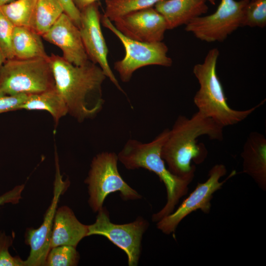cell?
<instances>
[{"instance_id": "1", "label": "cell", "mask_w": 266, "mask_h": 266, "mask_svg": "<svg viewBox=\"0 0 266 266\" xmlns=\"http://www.w3.org/2000/svg\"><path fill=\"white\" fill-rule=\"evenodd\" d=\"M55 87L64 99L68 113L78 122L92 118L102 109V86L107 78L99 66L89 60L74 65L63 57L49 56Z\"/></svg>"}, {"instance_id": "2", "label": "cell", "mask_w": 266, "mask_h": 266, "mask_svg": "<svg viewBox=\"0 0 266 266\" xmlns=\"http://www.w3.org/2000/svg\"><path fill=\"white\" fill-rule=\"evenodd\" d=\"M223 127L199 111L188 118L178 117L161 151L162 159L169 171L180 178L193 180L196 166L207 157L208 152L203 144H198L197 138L206 135L212 140L221 141Z\"/></svg>"}, {"instance_id": "3", "label": "cell", "mask_w": 266, "mask_h": 266, "mask_svg": "<svg viewBox=\"0 0 266 266\" xmlns=\"http://www.w3.org/2000/svg\"><path fill=\"white\" fill-rule=\"evenodd\" d=\"M169 129H165L152 141L143 143L129 139L117 155L119 161L128 169L143 168L154 172L166 188L167 201L164 207L152 216L158 222L171 213L180 199L188 192L191 180L180 178L171 173L162 158V147Z\"/></svg>"}, {"instance_id": "4", "label": "cell", "mask_w": 266, "mask_h": 266, "mask_svg": "<svg viewBox=\"0 0 266 266\" xmlns=\"http://www.w3.org/2000/svg\"><path fill=\"white\" fill-rule=\"evenodd\" d=\"M217 48L209 50L204 61L196 64L193 72L200 84L194 97V102L198 111L209 117L222 127L236 124L263 105L265 100L245 110L233 109L230 107L217 73V63L219 56Z\"/></svg>"}, {"instance_id": "5", "label": "cell", "mask_w": 266, "mask_h": 266, "mask_svg": "<svg viewBox=\"0 0 266 266\" xmlns=\"http://www.w3.org/2000/svg\"><path fill=\"white\" fill-rule=\"evenodd\" d=\"M48 58L5 60L0 69V95H30L54 88Z\"/></svg>"}, {"instance_id": "6", "label": "cell", "mask_w": 266, "mask_h": 266, "mask_svg": "<svg viewBox=\"0 0 266 266\" xmlns=\"http://www.w3.org/2000/svg\"><path fill=\"white\" fill-rule=\"evenodd\" d=\"M118 158L113 152L100 153L92 161L88 176L85 182L88 185V202L94 212L103 206L107 196L119 191L125 200L140 199L141 196L122 178L117 167Z\"/></svg>"}, {"instance_id": "7", "label": "cell", "mask_w": 266, "mask_h": 266, "mask_svg": "<svg viewBox=\"0 0 266 266\" xmlns=\"http://www.w3.org/2000/svg\"><path fill=\"white\" fill-rule=\"evenodd\" d=\"M101 23L119 38L124 47V57L114 64V68L122 82L130 81L134 72L140 67L151 65L169 67L172 65V60L167 55L168 48L162 41L144 42L131 39L120 32L103 15Z\"/></svg>"}, {"instance_id": "8", "label": "cell", "mask_w": 266, "mask_h": 266, "mask_svg": "<svg viewBox=\"0 0 266 266\" xmlns=\"http://www.w3.org/2000/svg\"><path fill=\"white\" fill-rule=\"evenodd\" d=\"M249 1L221 0L214 12L192 19L185 30L201 41L223 42L241 27L244 10Z\"/></svg>"}, {"instance_id": "9", "label": "cell", "mask_w": 266, "mask_h": 266, "mask_svg": "<svg viewBox=\"0 0 266 266\" xmlns=\"http://www.w3.org/2000/svg\"><path fill=\"white\" fill-rule=\"evenodd\" d=\"M95 222L88 225L87 236L101 235L122 249L128 257V265H137L141 252L142 235L148 227V222L141 217L125 224L112 223L104 207L98 211Z\"/></svg>"}, {"instance_id": "10", "label": "cell", "mask_w": 266, "mask_h": 266, "mask_svg": "<svg viewBox=\"0 0 266 266\" xmlns=\"http://www.w3.org/2000/svg\"><path fill=\"white\" fill-rule=\"evenodd\" d=\"M226 173L227 169L224 165H214L209 170L208 178L206 181L199 183L195 190L183 200L176 211L158 221L157 228L162 233L169 234L174 232L181 221L192 212L200 209L204 213H209L214 193L220 190L226 181L236 174L233 170L224 180L220 182V178Z\"/></svg>"}, {"instance_id": "11", "label": "cell", "mask_w": 266, "mask_h": 266, "mask_svg": "<svg viewBox=\"0 0 266 266\" xmlns=\"http://www.w3.org/2000/svg\"><path fill=\"white\" fill-rule=\"evenodd\" d=\"M56 172L53 196L43 221L37 229L28 228L25 233V242L30 247L29 256L24 260L25 266H45L50 250V241L54 217L61 196L69 186V181L63 180L61 174L57 154L55 153Z\"/></svg>"}, {"instance_id": "12", "label": "cell", "mask_w": 266, "mask_h": 266, "mask_svg": "<svg viewBox=\"0 0 266 266\" xmlns=\"http://www.w3.org/2000/svg\"><path fill=\"white\" fill-rule=\"evenodd\" d=\"M80 12L79 29L89 59L99 66L106 77L118 90L124 92L108 62V49L101 29L98 3L95 2Z\"/></svg>"}, {"instance_id": "13", "label": "cell", "mask_w": 266, "mask_h": 266, "mask_svg": "<svg viewBox=\"0 0 266 266\" xmlns=\"http://www.w3.org/2000/svg\"><path fill=\"white\" fill-rule=\"evenodd\" d=\"M113 22L114 26L123 35L141 42L162 41L168 30L164 18L154 7L128 13Z\"/></svg>"}, {"instance_id": "14", "label": "cell", "mask_w": 266, "mask_h": 266, "mask_svg": "<svg viewBox=\"0 0 266 266\" xmlns=\"http://www.w3.org/2000/svg\"><path fill=\"white\" fill-rule=\"evenodd\" d=\"M41 36L60 48L63 52L62 57L74 65L81 66L90 60L79 28L65 13Z\"/></svg>"}, {"instance_id": "15", "label": "cell", "mask_w": 266, "mask_h": 266, "mask_svg": "<svg viewBox=\"0 0 266 266\" xmlns=\"http://www.w3.org/2000/svg\"><path fill=\"white\" fill-rule=\"evenodd\" d=\"M243 172L253 178L263 191L266 190V138L257 132L247 137L241 154Z\"/></svg>"}, {"instance_id": "16", "label": "cell", "mask_w": 266, "mask_h": 266, "mask_svg": "<svg viewBox=\"0 0 266 266\" xmlns=\"http://www.w3.org/2000/svg\"><path fill=\"white\" fill-rule=\"evenodd\" d=\"M88 232V225L81 223L69 207H60L54 217L50 249L61 245L76 247L78 243L87 236Z\"/></svg>"}, {"instance_id": "17", "label": "cell", "mask_w": 266, "mask_h": 266, "mask_svg": "<svg viewBox=\"0 0 266 266\" xmlns=\"http://www.w3.org/2000/svg\"><path fill=\"white\" fill-rule=\"evenodd\" d=\"M206 2L204 0H163L154 8L164 18L167 30H172L206 13Z\"/></svg>"}, {"instance_id": "18", "label": "cell", "mask_w": 266, "mask_h": 266, "mask_svg": "<svg viewBox=\"0 0 266 266\" xmlns=\"http://www.w3.org/2000/svg\"><path fill=\"white\" fill-rule=\"evenodd\" d=\"M41 37L31 28L15 26L12 38L15 58H48Z\"/></svg>"}, {"instance_id": "19", "label": "cell", "mask_w": 266, "mask_h": 266, "mask_svg": "<svg viewBox=\"0 0 266 266\" xmlns=\"http://www.w3.org/2000/svg\"><path fill=\"white\" fill-rule=\"evenodd\" d=\"M20 109L47 111L52 116L56 125L68 113L66 105L56 87L42 93L28 95Z\"/></svg>"}, {"instance_id": "20", "label": "cell", "mask_w": 266, "mask_h": 266, "mask_svg": "<svg viewBox=\"0 0 266 266\" xmlns=\"http://www.w3.org/2000/svg\"><path fill=\"white\" fill-rule=\"evenodd\" d=\"M63 13L58 0H37L31 28L42 36Z\"/></svg>"}, {"instance_id": "21", "label": "cell", "mask_w": 266, "mask_h": 266, "mask_svg": "<svg viewBox=\"0 0 266 266\" xmlns=\"http://www.w3.org/2000/svg\"><path fill=\"white\" fill-rule=\"evenodd\" d=\"M37 0H14L0 6L3 15L15 26L31 28Z\"/></svg>"}, {"instance_id": "22", "label": "cell", "mask_w": 266, "mask_h": 266, "mask_svg": "<svg viewBox=\"0 0 266 266\" xmlns=\"http://www.w3.org/2000/svg\"><path fill=\"white\" fill-rule=\"evenodd\" d=\"M163 0H105L103 15L111 22L128 13L153 7Z\"/></svg>"}, {"instance_id": "23", "label": "cell", "mask_w": 266, "mask_h": 266, "mask_svg": "<svg viewBox=\"0 0 266 266\" xmlns=\"http://www.w3.org/2000/svg\"><path fill=\"white\" fill-rule=\"evenodd\" d=\"M79 255L76 247L61 245L50 249L45 262L46 266H75L78 264Z\"/></svg>"}, {"instance_id": "24", "label": "cell", "mask_w": 266, "mask_h": 266, "mask_svg": "<svg viewBox=\"0 0 266 266\" xmlns=\"http://www.w3.org/2000/svg\"><path fill=\"white\" fill-rule=\"evenodd\" d=\"M266 26V0H251L245 7L242 26L263 28Z\"/></svg>"}, {"instance_id": "25", "label": "cell", "mask_w": 266, "mask_h": 266, "mask_svg": "<svg viewBox=\"0 0 266 266\" xmlns=\"http://www.w3.org/2000/svg\"><path fill=\"white\" fill-rule=\"evenodd\" d=\"M14 28L0 9V50L5 60L15 58L12 46Z\"/></svg>"}, {"instance_id": "26", "label": "cell", "mask_w": 266, "mask_h": 266, "mask_svg": "<svg viewBox=\"0 0 266 266\" xmlns=\"http://www.w3.org/2000/svg\"><path fill=\"white\" fill-rule=\"evenodd\" d=\"M13 241L12 236L0 233V266H25L24 260L12 256L9 251Z\"/></svg>"}, {"instance_id": "27", "label": "cell", "mask_w": 266, "mask_h": 266, "mask_svg": "<svg viewBox=\"0 0 266 266\" xmlns=\"http://www.w3.org/2000/svg\"><path fill=\"white\" fill-rule=\"evenodd\" d=\"M28 96L0 95V114L19 110L20 105L25 101Z\"/></svg>"}, {"instance_id": "28", "label": "cell", "mask_w": 266, "mask_h": 266, "mask_svg": "<svg viewBox=\"0 0 266 266\" xmlns=\"http://www.w3.org/2000/svg\"><path fill=\"white\" fill-rule=\"evenodd\" d=\"M24 184L17 185L11 190L0 196V205L6 203L16 204L22 198V193L24 190Z\"/></svg>"}, {"instance_id": "29", "label": "cell", "mask_w": 266, "mask_h": 266, "mask_svg": "<svg viewBox=\"0 0 266 266\" xmlns=\"http://www.w3.org/2000/svg\"><path fill=\"white\" fill-rule=\"evenodd\" d=\"M62 4L64 13L66 14L79 28L80 24L81 12L72 0H58Z\"/></svg>"}, {"instance_id": "30", "label": "cell", "mask_w": 266, "mask_h": 266, "mask_svg": "<svg viewBox=\"0 0 266 266\" xmlns=\"http://www.w3.org/2000/svg\"><path fill=\"white\" fill-rule=\"evenodd\" d=\"M75 6L80 11L98 0H72Z\"/></svg>"}, {"instance_id": "31", "label": "cell", "mask_w": 266, "mask_h": 266, "mask_svg": "<svg viewBox=\"0 0 266 266\" xmlns=\"http://www.w3.org/2000/svg\"><path fill=\"white\" fill-rule=\"evenodd\" d=\"M5 59L4 58L0 50V68L1 67V66H2L3 63L5 62Z\"/></svg>"}, {"instance_id": "32", "label": "cell", "mask_w": 266, "mask_h": 266, "mask_svg": "<svg viewBox=\"0 0 266 266\" xmlns=\"http://www.w3.org/2000/svg\"><path fill=\"white\" fill-rule=\"evenodd\" d=\"M14 0H0V6L4 4L8 3L10 2L14 1Z\"/></svg>"}, {"instance_id": "33", "label": "cell", "mask_w": 266, "mask_h": 266, "mask_svg": "<svg viewBox=\"0 0 266 266\" xmlns=\"http://www.w3.org/2000/svg\"><path fill=\"white\" fill-rule=\"evenodd\" d=\"M206 1H208L209 3H210L212 5H215L216 4V0H204Z\"/></svg>"}, {"instance_id": "34", "label": "cell", "mask_w": 266, "mask_h": 266, "mask_svg": "<svg viewBox=\"0 0 266 266\" xmlns=\"http://www.w3.org/2000/svg\"></svg>"}]
</instances>
